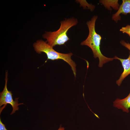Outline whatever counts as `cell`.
<instances>
[{"mask_svg": "<svg viewBox=\"0 0 130 130\" xmlns=\"http://www.w3.org/2000/svg\"><path fill=\"white\" fill-rule=\"evenodd\" d=\"M98 16L94 15L90 20L87 21L86 24L89 30V34L85 40L81 43V45L89 46L92 50L95 58H98L99 62V67H103V65L108 62L113 60L114 58H109L105 57L102 53L100 50V45L102 37L96 32L95 24Z\"/></svg>", "mask_w": 130, "mask_h": 130, "instance_id": "1", "label": "cell"}, {"mask_svg": "<svg viewBox=\"0 0 130 130\" xmlns=\"http://www.w3.org/2000/svg\"><path fill=\"white\" fill-rule=\"evenodd\" d=\"M78 23L76 19H65L61 22L58 30L53 32H46L43 37L46 39L47 43L52 47L56 45H63L70 39L67 34L68 31Z\"/></svg>", "mask_w": 130, "mask_h": 130, "instance_id": "2", "label": "cell"}, {"mask_svg": "<svg viewBox=\"0 0 130 130\" xmlns=\"http://www.w3.org/2000/svg\"><path fill=\"white\" fill-rule=\"evenodd\" d=\"M34 49L38 53L43 52L46 53L47 57V59L54 60L62 59L67 63L71 66L75 77L76 74V64L72 59L73 55L71 53L67 54L58 52L55 50L53 47L42 40H37L33 44Z\"/></svg>", "mask_w": 130, "mask_h": 130, "instance_id": "3", "label": "cell"}, {"mask_svg": "<svg viewBox=\"0 0 130 130\" xmlns=\"http://www.w3.org/2000/svg\"><path fill=\"white\" fill-rule=\"evenodd\" d=\"M7 72H6L5 78V83L4 88L3 91L0 93V106L7 104H10L12 107L13 110L11 114H13L15 112V111L18 110L19 108L18 106L23 103H18V98L15 99L14 101L13 98V94L11 91H9L7 88V84L8 80Z\"/></svg>", "mask_w": 130, "mask_h": 130, "instance_id": "4", "label": "cell"}, {"mask_svg": "<svg viewBox=\"0 0 130 130\" xmlns=\"http://www.w3.org/2000/svg\"><path fill=\"white\" fill-rule=\"evenodd\" d=\"M115 59L119 60L121 62L124 69L123 73L119 78L116 81L117 84L118 86L121 85L124 79L130 74V51L128 58L126 59L119 58L116 56L114 57Z\"/></svg>", "mask_w": 130, "mask_h": 130, "instance_id": "5", "label": "cell"}, {"mask_svg": "<svg viewBox=\"0 0 130 130\" xmlns=\"http://www.w3.org/2000/svg\"><path fill=\"white\" fill-rule=\"evenodd\" d=\"M130 13V0H123L122 3L117 12L112 15V19L116 22L121 19V14L126 15Z\"/></svg>", "mask_w": 130, "mask_h": 130, "instance_id": "6", "label": "cell"}, {"mask_svg": "<svg viewBox=\"0 0 130 130\" xmlns=\"http://www.w3.org/2000/svg\"><path fill=\"white\" fill-rule=\"evenodd\" d=\"M114 107L122 110L124 112L128 113L130 108V92L128 95L123 99L117 98L113 102Z\"/></svg>", "mask_w": 130, "mask_h": 130, "instance_id": "7", "label": "cell"}, {"mask_svg": "<svg viewBox=\"0 0 130 130\" xmlns=\"http://www.w3.org/2000/svg\"><path fill=\"white\" fill-rule=\"evenodd\" d=\"M118 0H100V3L103 5L104 6L109 10H112L110 7L115 10H118L119 7V5Z\"/></svg>", "mask_w": 130, "mask_h": 130, "instance_id": "8", "label": "cell"}, {"mask_svg": "<svg viewBox=\"0 0 130 130\" xmlns=\"http://www.w3.org/2000/svg\"><path fill=\"white\" fill-rule=\"evenodd\" d=\"M120 31L123 33H126L130 37V25H127L125 27H122L120 30Z\"/></svg>", "mask_w": 130, "mask_h": 130, "instance_id": "9", "label": "cell"}, {"mask_svg": "<svg viewBox=\"0 0 130 130\" xmlns=\"http://www.w3.org/2000/svg\"><path fill=\"white\" fill-rule=\"evenodd\" d=\"M120 43L122 45L127 48L130 51V43H127L124 40H121L120 42Z\"/></svg>", "mask_w": 130, "mask_h": 130, "instance_id": "10", "label": "cell"}, {"mask_svg": "<svg viewBox=\"0 0 130 130\" xmlns=\"http://www.w3.org/2000/svg\"><path fill=\"white\" fill-rule=\"evenodd\" d=\"M0 130H7L6 128L5 125L2 122L0 119Z\"/></svg>", "mask_w": 130, "mask_h": 130, "instance_id": "11", "label": "cell"}, {"mask_svg": "<svg viewBox=\"0 0 130 130\" xmlns=\"http://www.w3.org/2000/svg\"><path fill=\"white\" fill-rule=\"evenodd\" d=\"M58 130H65V128L64 127H62L60 126Z\"/></svg>", "mask_w": 130, "mask_h": 130, "instance_id": "12", "label": "cell"}]
</instances>
